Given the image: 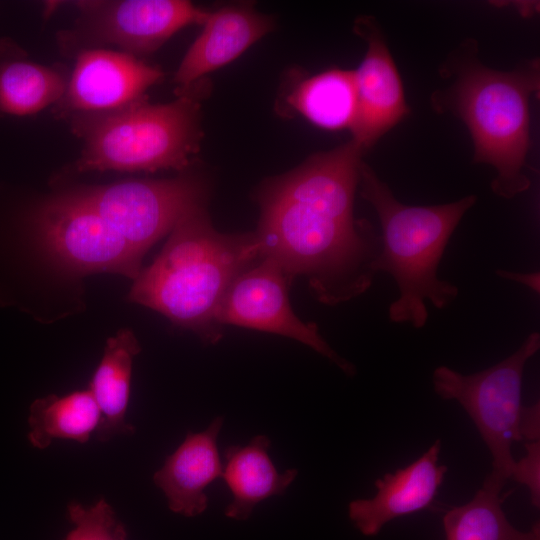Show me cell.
Masks as SVG:
<instances>
[{"label":"cell","instance_id":"1","mask_svg":"<svg viewBox=\"0 0 540 540\" xmlns=\"http://www.w3.org/2000/svg\"><path fill=\"white\" fill-rule=\"evenodd\" d=\"M363 152L351 139L264 182L256 194L260 257L290 281L305 277L326 305L362 295L377 273L381 235L353 211Z\"/></svg>","mask_w":540,"mask_h":540},{"label":"cell","instance_id":"2","mask_svg":"<svg viewBox=\"0 0 540 540\" xmlns=\"http://www.w3.org/2000/svg\"><path fill=\"white\" fill-rule=\"evenodd\" d=\"M205 205L176 222L159 255L134 280L128 299L214 344L222 336L218 305L234 279L260 257V243L255 232L217 231Z\"/></svg>","mask_w":540,"mask_h":540},{"label":"cell","instance_id":"3","mask_svg":"<svg viewBox=\"0 0 540 540\" xmlns=\"http://www.w3.org/2000/svg\"><path fill=\"white\" fill-rule=\"evenodd\" d=\"M359 184L361 196L375 209L381 226L376 271L390 274L399 290V297L389 306V319L422 328L428 319L426 300L443 309L459 294L458 287L440 279L437 271L451 235L477 197L468 195L440 205H406L363 161Z\"/></svg>","mask_w":540,"mask_h":540},{"label":"cell","instance_id":"4","mask_svg":"<svg viewBox=\"0 0 540 540\" xmlns=\"http://www.w3.org/2000/svg\"><path fill=\"white\" fill-rule=\"evenodd\" d=\"M198 84L179 89L169 103L152 104L144 96L116 110L66 117L83 142L75 171L186 169L202 138Z\"/></svg>","mask_w":540,"mask_h":540},{"label":"cell","instance_id":"5","mask_svg":"<svg viewBox=\"0 0 540 540\" xmlns=\"http://www.w3.org/2000/svg\"><path fill=\"white\" fill-rule=\"evenodd\" d=\"M538 88V61L512 72L470 61L448 93L449 108L471 133L473 161L494 167L497 175L491 188L502 198L530 187L523 168L529 150V97Z\"/></svg>","mask_w":540,"mask_h":540},{"label":"cell","instance_id":"6","mask_svg":"<svg viewBox=\"0 0 540 540\" xmlns=\"http://www.w3.org/2000/svg\"><path fill=\"white\" fill-rule=\"evenodd\" d=\"M539 348L540 334L532 332L514 353L489 368L462 374L438 366L432 373L434 392L444 400L457 401L476 426L492 457V470L482 486L498 492L510 479L516 461L512 445L522 441L523 372Z\"/></svg>","mask_w":540,"mask_h":540},{"label":"cell","instance_id":"7","mask_svg":"<svg viewBox=\"0 0 540 540\" xmlns=\"http://www.w3.org/2000/svg\"><path fill=\"white\" fill-rule=\"evenodd\" d=\"M26 226L42 252L68 274L109 272L135 280L142 270L143 256L72 190L38 204Z\"/></svg>","mask_w":540,"mask_h":540},{"label":"cell","instance_id":"8","mask_svg":"<svg viewBox=\"0 0 540 540\" xmlns=\"http://www.w3.org/2000/svg\"><path fill=\"white\" fill-rule=\"evenodd\" d=\"M75 7V25L58 36L68 54L112 45L138 58L156 51L185 26L203 25L208 16L185 0H84Z\"/></svg>","mask_w":540,"mask_h":540},{"label":"cell","instance_id":"9","mask_svg":"<svg viewBox=\"0 0 540 540\" xmlns=\"http://www.w3.org/2000/svg\"><path fill=\"white\" fill-rule=\"evenodd\" d=\"M141 256L169 233L189 210L206 204L208 188L198 177L127 180L72 190Z\"/></svg>","mask_w":540,"mask_h":540},{"label":"cell","instance_id":"10","mask_svg":"<svg viewBox=\"0 0 540 540\" xmlns=\"http://www.w3.org/2000/svg\"><path fill=\"white\" fill-rule=\"evenodd\" d=\"M290 283L277 263L259 257L227 289L216 310V322L295 339L353 375L355 367L329 346L317 325L303 322L293 312L288 298Z\"/></svg>","mask_w":540,"mask_h":540},{"label":"cell","instance_id":"11","mask_svg":"<svg viewBox=\"0 0 540 540\" xmlns=\"http://www.w3.org/2000/svg\"><path fill=\"white\" fill-rule=\"evenodd\" d=\"M163 77L162 71L139 58L104 48L76 54L66 91L54 105L56 115L103 113L145 96Z\"/></svg>","mask_w":540,"mask_h":540},{"label":"cell","instance_id":"12","mask_svg":"<svg viewBox=\"0 0 540 540\" xmlns=\"http://www.w3.org/2000/svg\"><path fill=\"white\" fill-rule=\"evenodd\" d=\"M354 30L367 42V51L354 71L356 113L352 140L365 151L409 114L397 67L376 22L357 19Z\"/></svg>","mask_w":540,"mask_h":540},{"label":"cell","instance_id":"13","mask_svg":"<svg viewBox=\"0 0 540 540\" xmlns=\"http://www.w3.org/2000/svg\"><path fill=\"white\" fill-rule=\"evenodd\" d=\"M441 440L418 459L375 481L372 498L349 503L348 514L354 526L365 536H375L389 521L429 507L441 487L448 467L439 465Z\"/></svg>","mask_w":540,"mask_h":540},{"label":"cell","instance_id":"14","mask_svg":"<svg viewBox=\"0 0 540 540\" xmlns=\"http://www.w3.org/2000/svg\"><path fill=\"white\" fill-rule=\"evenodd\" d=\"M202 26L174 75L178 89L235 60L271 31L273 21L253 4L240 3L208 12Z\"/></svg>","mask_w":540,"mask_h":540},{"label":"cell","instance_id":"15","mask_svg":"<svg viewBox=\"0 0 540 540\" xmlns=\"http://www.w3.org/2000/svg\"><path fill=\"white\" fill-rule=\"evenodd\" d=\"M222 425L223 418L219 416L206 430L188 433L155 472L153 481L164 493L172 512L194 517L207 509L205 489L222 477L223 463L217 448Z\"/></svg>","mask_w":540,"mask_h":540},{"label":"cell","instance_id":"16","mask_svg":"<svg viewBox=\"0 0 540 540\" xmlns=\"http://www.w3.org/2000/svg\"><path fill=\"white\" fill-rule=\"evenodd\" d=\"M68 79L62 65L37 63L12 38H0V115L30 116L55 105Z\"/></svg>","mask_w":540,"mask_h":540},{"label":"cell","instance_id":"17","mask_svg":"<svg viewBox=\"0 0 540 540\" xmlns=\"http://www.w3.org/2000/svg\"><path fill=\"white\" fill-rule=\"evenodd\" d=\"M270 440L258 435L245 446L224 451L222 478L232 493L225 509L229 518L247 519L263 500L281 495L297 476V470L279 473L269 457Z\"/></svg>","mask_w":540,"mask_h":540},{"label":"cell","instance_id":"18","mask_svg":"<svg viewBox=\"0 0 540 540\" xmlns=\"http://www.w3.org/2000/svg\"><path fill=\"white\" fill-rule=\"evenodd\" d=\"M140 351L135 334L127 328L120 329L106 342L103 357L88 388L101 412V422L96 431L99 441H108L135 431L134 426L126 420V412L133 360Z\"/></svg>","mask_w":540,"mask_h":540},{"label":"cell","instance_id":"19","mask_svg":"<svg viewBox=\"0 0 540 540\" xmlns=\"http://www.w3.org/2000/svg\"><path fill=\"white\" fill-rule=\"evenodd\" d=\"M100 422L101 412L88 389L63 396L51 394L31 404L28 439L37 449L49 447L54 440L85 443Z\"/></svg>","mask_w":540,"mask_h":540},{"label":"cell","instance_id":"20","mask_svg":"<svg viewBox=\"0 0 540 540\" xmlns=\"http://www.w3.org/2000/svg\"><path fill=\"white\" fill-rule=\"evenodd\" d=\"M356 101L354 71L338 68L305 78L287 97L293 110L327 130L350 129Z\"/></svg>","mask_w":540,"mask_h":540},{"label":"cell","instance_id":"21","mask_svg":"<svg viewBox=\"0 0 540 540\" xmlns=\"http://www.w3.org/2000/svg\"><path fill=\"white\" fill-rule=\"evenodd\" d=\"M500 493L482 486L469 502L448 510L443 517L446 540H540L538 522L528 532L510 524Z\"/></svg>","mask_w":540,"mask_h":540},{"label":"cell","instance_id":"22","mask_svg":"<svg viewBox=\"0 0 540 540\" xmlns=\"http://www.w3.org/2000/svg\"><path fill=\"white\" fill-rule=\"evenodd\" d=\"M67 514L73 528L64 540H127L124 525L104 499L89 507L71 502Z\"/></svg>","mask_w":540,"mask_h":540},{"label":"cell","instance_id":"23","mask_svg":"<svg viewBox=\"0 0 540 540\" xmlns=\"http://www.w3.org/2000/svg\"><path fill=\"white\" fill-rule=\"evenodd\" d=\"M526 454L515 461L510 479L524 485L530 494L531 505L540 506V440L524 443Z\"/></svg>","mask_w":540,"mask_h":540},{"label":"cell","instance_id":"24","mask_svg":"<svg viewBox=\"0 0 540 540\" xmlns=\"http://www.w3.org/2000/svg\"><path fill=\"white\" fill-rule=\"evenodd\" d=\"M520 435L522 441L531 442L540 439V404L539 402L525 406L521 421Z\"/></svg>","mask_w":540,"mask_h":540},{"label":"cell","instance_id":"25","mask_svg":"<svg viewBox=\"0 0 540 540\" xmlns=\"http://www.w3.org/2000/svg\"><path fill=\"white\" fill-rule=\"evenodd\" d=\"M495 273L500 278L523 284L536 293L540 292V275L538 271L523 273L504 269H497Z\"/></svg>","mask_w":540,"mask_h":540}]
</instances>
